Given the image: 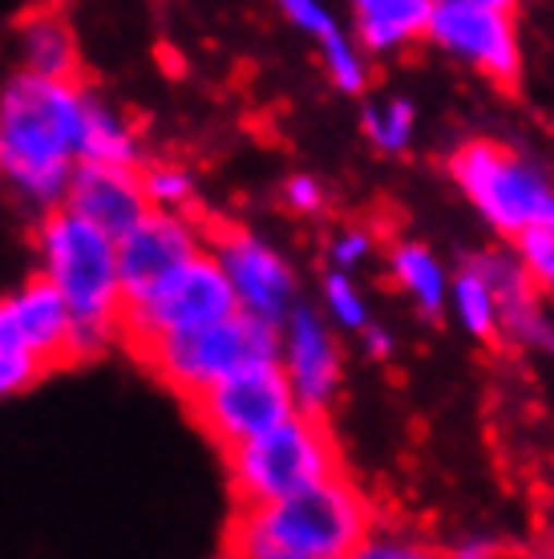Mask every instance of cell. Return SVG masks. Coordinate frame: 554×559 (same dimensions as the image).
Segmentation results:
<instances>
[{"mask_svg": "<svg viewBox=\"0 0 554 559\" xmlns=\"http://www.w3.org/2000/svg\"><path fill=\"white\" fill-rule=\"evenodd\" d=\"M89 106L73 78L21 73L0 90V170L25 195L53 203L85 158Z\"/></svg>", "mask_w": 554, "mask_h": 559, "instance_id": "cell-1", "label": "cell"}, {"mask_svg": "<svg viewBox=\"0 0 554 559\" xmlns=\"http://www.w3.org/2000/svg\"><path fill=\"white\" fill-rule=\"evenodd\" d=\"M369 532L373 507L340 471L284 499L236 503L222 551L243 559H348L361 556Z\"/></svg>", "mask_w": 554, "mask_h": 559, "instance_id": "cell-2", "label": "cell"}, {"mask_svg": "<svg viewBox=\"0 0 554 559\" xmlns=\"http://www.w3.org/2000/svg\"><path fill=\"white\" fill-rule=\"evenodd\" d=\"M45 276L53 280L73 317V353L85 361L89 353L106 349L118 336L122 317V267H118V239L101 231L94 219L73 207L53 211L41 227Z\"/></svg>", "mask_w": 554, "mask_h": 559, "instance_id": "cell-3", "label": "cell"}, {"mask_svg": "<svg viewBox=\"0 0 554 559\" xmlns=\"http://www.w3.org/2000/svg\"><path fill=\"white\" fill-rule=\"evenodd\" d=\"M227 466L236 503H267L340 475V450L324 414L296 409L276 430L227 450Z\"/></svg>", "mask_w": 554, "mask_h": 559, "instance_id": "cell-4", "label": "cell"}, {"mask_svg": "<svg viewBox=\"0 0 554 559\" xmlns=\"http://www.w3.org/2000/svg\"><path fill=\"white\" fill-rule=\"evenodd\" d=\"M134 357L146 369H154L179 397H186V393L203 390L219 378H231L248 365L279 361V324L255 317L248 308H236L231 317L215 324L158 336Z\"/></svg>", "mask_w": 554, "mask_h": 559, "instance_id": "cell-5", "label": "cell"}, {"mask_svg": "<svg viewBox=\"0 0 554 559\" xmlns=\"http://www.w3.org/2000/svg\"><path fill=\"white\" fill-rule=\"evenodd\" d=\"M239 305L236 284L219 264V255H194L182 267H174L162 284H154L150 293L122 300V317H118V336H122L130 353L146 349L150 341L170 333H191L203 324H215L231 317Z\"/></svg>", "mask_w": 554, "mask_h": 559, "instance_id": "cell-6", "label": "cell"}, {"mask_svg": "<svg viewBox=\"0 0 554 559\" xmlns=\"http://www.w3.org/2000/svg\"><path fill=\"white\" fill-rule=\"evenodd\" d=\"M449 175L461 187V195L478 207V215H485V224L506 239L539 224L546 203L554 199L546 179L527 158H518L510 146L490 139L461 142L449 154Z\"/></svg>", "mask_w": 554, "mask_h": 559, "instance_id": "cell-7", "label": "cell"}, {"mask_svg": "<svg viewBox=\"0 0 554 559\" xmlns=\"http://www.w3.org/2000/svg\"><path fill=\"white\" fill-rule=\"evenodd\" d=\"M182 402L194 414V421L203 426V433L210 442H219L222 450L276 430L279 421H288L300 409L288 369L279 361L248 365L231 378H219L203 390L186 393Z\"/></svg>", "mask_w": 554, "mask_h": 559, "instance_id": "cell-8", "label": "cell"}, {"mask_svg": "<svg viewBox=\"0 0 554 559\" xmlns=\"http://www.w3.org/2000/svg\"><path fill=\"white\" fill-rule=\"evenodd\" d=\"M430 37L445 53L470 61L490 82L514 85L522 78V45L514 13L506 9H490L478 0H433Z\"/></svg>", "mask_w": 554, "mask_h": 559, "instance_id": "cell-9", "label": "cell"}, {"mask_svg": "<svg viewBox=\"0 0 554 559\" xmlns=\"http://www.w3.org/2000/svg\"><path fill=\"white\" fill-rule=\"evenodd\" d=\"M210 248H215L219 264L227 267V276L236 284L239 305L276 324L288 317L291 288H296V284H291L288 264H284L272 248H264L255 236L239 231V227H227V224L210 231Z\"/></svg>", "mask_w": 554, "mask_h": 559, "instance_id": "cell-10", "label": "cell"}, {"mask_svg": "<svg viewBox=\"0 0 554 559\" xmlns=\"http://www.w3.org/2000/svg\"><path fill=\"white\" fill-rule=\"evenodd\" d=\"M194 255H198V231L182 215H174V207H154L130 236L118 239L125 300L150 293L154 284H162Z\"/></svg>", "mask_w": 554, "mask_h": 559, "instance_id": "cell-11", "label": "cell"}, {"mask_svg": "<svg viewBox=\"0 0 554 559\" xmlns=\"http://www.w3.org/2000/svg\"><path fill=\"white\" fill-rule=\"evenodd\" d=\"M65 199H70V207L77 215L94 219L113 239L130 236L154 211L150 195H146V182H142V175H134V167H125V163H94V158L77 163Z\"/></svg>", "mask_w": 554, "mask_h": 559, "instance_id": "cell-12", "label": "cell"}, {"mask_svg": "<svg viewBox=\"0 0 554 559\" xmlns=\"http://www.w3.org/2000/svg\"><path fill=\"white\" fill-rule=\"evenodd\" d=\"M284 369L291 378L300 409L324 414L340 385V353H336L333 333L324 329L316 312L296 308L288 317V341H284Z\"/></svg>", "mask_w": 554, "mask_h": 559, "instance_id": "cell-13", "label": "cell"}, {"mask_svg": "<svg viewBox=\"0 0 554 559\" xmlns=\"http://www.w3.org/2000/svg\"><path fill=\"white\" fill-rule=\"evenodd\" d=\"M357 16H361V41L376 53H388L417 37H430L433 0H364L357 4Z\"/></svg>", "mask_w": 554, "mask_h": 559, "instance_id": "cell-14", "label": "cell"}, {"mask_svg": "<svg viewBox=\"0 0 554 559\" xmlns=\"http://www.w3.org/2000/svg\"><path fill=\"white\" fill-rule=\"evenodd\" d=\"M25 57L33 73L73 78V70H77V41H73L70 25L57 13L33 16L25 25Z\"/></svg>", "mask_w": 554, "mask_h": 559, "instance_id": "cell-15", "label": "cell"}, {"mask_svg": "<svg viewBox=\"0 0 554 559\" xmlns=\"http://www.w3.org/2000/svg\"><path fill=\"white\" fill-rule=\"evenodd\" d=\"M393 276L401 284L405 293L413 296V305L425 312V317H437L445 308V267L433 260L425 248H417V243H401L397 252H393Z\"/></svg>", "mask_w": 554, "mask_h": 559, "instance_id": "cell-16", "label": "cell"}, {"mask_svg": "<svg viewBox=\"0 0 554 559\" xmlns=\"http://www.w3.org/2000/svg\"><path fill=\"white\" fill-rule=\"evenodd\" d=\"M454 308H458L461 324L470 329L478 341L485 345H498L502 341V308H498V296L490 293V284H485L470 264L454 280Z\"/></svg>", "mask_w": 554, "mask_h": 559, "instance_id": "cell-17", "label": "cell"}, {"mask_svg": "<svg viewBox=\"0 0 554 559\" xmlns=\"http://www.w3.org/2000/svg\"><path fill=\"white\" fill-rule=\"evenodd\" d=\"M41 373H49V369H45V361L37 353L28 349V341L21 336V329H16L9 305L0 300V397L33 385Z\"/></svg>", "mask_w": 554, "mask_h": 559, "instance_id": "cell-18", "label": "cell"}, {"mask_svg": "<svg viewBox=\"0 0 554 559\" xmlns=\"http://www.w3.org/2000/svg\"><path fill=\"white\" fill-rule=\"evenodd\" d=\"M85 158H94V163H125V167H134V139H130V130L113 118L106 106H89V130H85Z\"/></svg>", "mask_w": 554, "mask_h": 559, "instance_id": "cell-19", "label": "cell"}, {"mask_svg": "<svg viewBox=\"0 0 554 559\" xmlns=\"http://www.w3.org/2000/svg\"><path fill=\"white\" fill-rule=\"evenodd\" d=\"M364 130L381 151H405L413 139V106L409 102H388V106H373L364 114Z\"/></svg>", "mask_w": 554, "mask_h": 559, "instance_id": "cell-20", "label": "cell"}, {"mask_svg": "<svg viewBox=\"0 0 554 559\" xmlns=\"http://www.w3.org/2000/svg\"><path fill=\"white\" fill-rule=\"evenodd\" d=\"M510 243H514V252L522 255V264L530 267L534 284H539L542 293L554 296V236L551 231L542 224H534V227H527V231H518Z\"/></svg>", "mask_w": 554, "mask_h": 559, "instance_id": "cell-21", "label": "cell"}, {"mask_svg": "<svg viewBox=\"0 0 554 559\" xmlns=\"http://www.w3.org/2000/svg\"><path fill=\"white\" fill-rule=\"evenodd\" d=\"M320 49H324V61H328L333 82L340 85L345 94H357V90H364V61H361V53L348 45L345 33H333L328 41H320Z\"/></svg>", "mask_w": 554, "mask_h": 559, "instance_id": "cell-22", "label": "cell"}, {"mask_svg": "<svg viewBox=\"0 0 554 559\" xmlns=\"http://www.w3.org/2000/svg\"><path fill=\"white\" fill-rule=\"evenodd\" d=\"M324 300H328V312H333L345 329H361L364 333L369 312H364V300H361V293H357V284H352L345 272H333V276H328V284H324Z\"/></svg>", "mask_w": 554, "mask_h": 559, "instance_id": "cell-23", "label": "cell"}, {"mask_svg": "<svg viewBox=\"0 0 554 559\" xmlns=\"http://www.w3.org/2000/svg\"><path fill=\"white\" fill-rule=\"evenodd\" d=\"M433 556V547L417 544L413 535H397V532H369V539L361 544V559H421Z\"/></svg>", "mask_w": 554, "mask_h": 559, "instance_id": "cell-24", "label": "cell"}, {"mask_svg": "<svg viewBox=\"0 0 554 559\" xmlns=\"http://www.w3.org/2000/svg\"><path fill=\"white\" fill-rule=\"evenodd\" d=\"M276 4L288 13L291 25H300L304 33H312L316 41H328L333 33H340V28H336V21L328 16V9H324L320 0H276Z\"/></svg>", "mask_w": 554, "mask_h": 559, "instance_id": "cell-25", "label": "cell"}, {"mask_svg": "<svg viewBox=\"0 0 554 559\" xmlns=\"http://www.w3.org/2000/svg\"><path fill=\"white\" fill-rule=\"evenodd\" d=\"M142 182H146V195H150L154 207H174V203H182V199L191 195V182H186V175H179V170H167V167H154L142 175Z\"/></svg>", "mask_w": 554, "mask_h": 559, "instance_id": "cell-26", "label": "cell"}, {"mask_svg": "<svg viewBox=\"0 0 554 559\" xmlns=\"http://www.w3.org/2000/svg\"><path fill=\"white\" fill-rule=\"evenodd\" d=\"M284 195H288L291 207L304 211V215H312V211L324 207V191H320V182L316 179H304V175H300V179H291Z\"/></svg>", "mask_w": 554, "mask_h": 559, "instance_id": "cell-27", "label": "cell"}, {"mask_svg": "<svg viewBox=\"0 0 554 559\" xmlns=\"http://www.w3.org/2000/svg\"><path fill=\"white\" fill-rule=\"evenodd\" d=\"M364 255H369V236L364 231H348V236H340L333 243V260L340 267H352V264H361Z\"/></svg>", "mask_w": 554, "mask_h": 559, "instance_id": "cell-28", "label": "cell"}, {"mask_svg": "<svg viewBox=\"0 0 554 559\" xmlns=\"http://www.w3.org/2000/svg\"><path fill=\"white\" fill-rule=\"evenodd\" d=\"M364 341H369V353H373V357H385V353L393 349V341H388L385 329H373V324H364Z\"/></svg>", "mask_w": 554, "mask_h": 559, "instance_id": "cell-29", "label": "cell"}, {"mask_svg": "<svg viewBox=\"0 0 554 559\" xmlns=\"http://www.w3.org/2000/svg\"><path fill=\"white\" fill-rule=\"evenodd\" d=\"M478 4H490V9H506V13H514V9H518V0H478Z\"/></svg>", "mask_w": 554, "mask_h": 559, "instance_id": "cell-30", "label": "cell"}, {"mask_svg": "<svg viewBox=\"0 0 554 559\" xmlns=\"http://www.w3.org/2000/svg\"><path fill=\"white\" fill-rule=\"evenodd\" d=\"M539 224L546 227V231H551V236H554V199H551V203H546V211H542V219H539Z\"/></svg>", "mask_w": 554, "mask_h": 559, "instance_id": "cell-31", "label": "cell"}, {"mask_svg": "<svg viewBox=\"0 0 554 559\" xmlns=\"http://www.w3.org/2000/svg\"><path fill=\"white\" fill-rule=\"evenodd\" d=\"M352 4H364V0H352Z\"/></svg>", "mask_w": 554, "mask_h": 559, "instance_id": "cell-32", "label": "cell"}]
</instances>
